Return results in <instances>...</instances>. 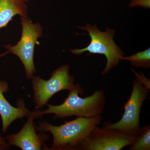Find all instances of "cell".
Instances as JSON below:
<instances>
[{"instance_id": "5b68a950", "label": "cell", "mask_w": 150, "mask_h": 150, "mask_svg": "<svg viewBox=\"0 0 150 150\" xmlns=\"http://www.w3.org/2000/svg\"><path fill=\"white\" fill-rule=\"evenodd\" d=\"M21 38L14 46H5L9 53L16 55L24 67L26 77L34 76L35 68L34 62L35 45L39 44L38 39L43 34V27L39 23H33L28 17H21Z\"/></svg>"}, {"instance_id": "7a4b0ae2", "label": "cell", "mask_w": 150, "mask_h": 150, "mask_svg": "<svg viewBox=\"0 0 150 150\" xmlns=\"http://www.w3.org/2000/svg\"><path fill=\"white\" fill-rule=\"evenodd\" d=\"M103 118L101 115L91 117H77L66 121L59 126H54L46 121H40L38 131L49 132L53 137L51 150H79L80 145L98 126Z\"/></svg>"}, {"instance_id": "30bf717a", "label": "cell", "mask_w": 150, "mask_h": 150, "mask_svg": "<svg viewBox=\"0 0 150 150\" xmlns=\"http://www.w3.org/2000/svg\"><path fill=\"white\" fill-rule=\"evenodd\" d=\"M28 0H0V29L8 25L15 16L27 17Z\"/></svg>"}, {"instance_id": "277c9868", "label": "cell", "mask_w": 150, "mask_h": 150, "mask_svg": "<svg viewBox=\"0 0 150 150\" xmlns=\"http://www.w3.org/2000/svg\"><path fill=\"white\" fill-rule=\"evenodd\" d=\"M149 91L139 81L134 80L132 92L123 106L124 113L121 119L114 123L105 122L102 128L117 130L126 135L137 136L142 128L140 124L141 109Z\"/></svg>"}, {"instance_id": "4fadbf2b", "label": "cell", "mask_w": 150, "mask_h": 150, "mask_svg": "<svg viewBox=\"0 0 150 150\" xmlns=\"http://www.w3.org/2000/svg\"><path fill=\"white\" fill-rule=\"evenodd\" d=\"M131 70L133 71L135 74L136 75V77L137 80L139 81L140 83H141L146 88L150 90V81L149 79L146 78L144 75L143 73H141L140 74H139L138 73L136 72L133 69H131Z\"/></svg>"}, {"instance_id": "9c48e42d", "label": "cell", "mask_w": 150, "mask_h": 150, "mask_svg": "<svg viewBox=\"0 0 150 150\" xmlns=\"http://www.w3.org/2000/svg\"><path fill=\"white\" fill-rule=\"evenodd\" d=\"M9 89L7 82L0 81V115L2 123V132L4 134L13 122L17 119L27 117L31 112L25 106L24 100L22 98L18 100L16 107L9 103L4 96Z\"/></svg>"}, {"instance_id": "ba28073f", "label": "cell", "mask_w": 150, "mask_h": 150, "mask_svg": "<svg viewBox=\"0 0 150 150\" xmlns=\"http://www.w3.org/2000/svg\"><path fill=\"white\" fill-rule=\"evenodd\" d=\"M27 117V121L18 133L6 136L7 143L10 146H16L23 150H42L43 147L46 149L45 143L49 136L43 131L38 134L32 112Z\"/></svg>"}, {"instance_id": "5bb4252c", "label": "cell", "mask_w": 150, "mask_h": 150, "mask_svg": "<svg viewBox=\"0 0 150 150\" xmlns=\"http://www.w3.org/2000/svg\"><path fill=\"white\" fill-rule=\"evenodd\" d=\"M10 148V146L7 143L6 138L2 136L0 132V150H7Z\"/></svg>"}, {"instance_id": "7c38bea8", "label": "cell", "mask_w": 150, "mask_h": 150, "mask_svg": "<svg viewBox=\"0 0 150 150\" xmlns=\"http://www.w3.org/2000/svg\"><path fill=\"white\" fill-rule=\"evenodd\" d=\"M121 60L130 61L132 66L138 69L140 67L144 69H148L150 67V48L128 57L122 56L120 58V60Z\"/></svg>"}, {"instance_id": "9a60e30c", "label": "cell", "mask_w": 150, "mask_h": 150, "mask_svg": "<svg viewBox=\"0 0 150 150\" xmlns=\"http://www.w3.org/2000/svg\"><path fill=\"white\" fill-rule=\"evenodd\" d=\"M9 52L8 51H7L6 52H4V53H3L2 54H0V58H1V57H4V56H5L7 54H8Z\"/></svg>"}, {"instance_id": "6da1fadb", "label": "cell", "mask_w": 150, "mask_h": 150, "mask_svg": "<svg viewBox=\"0 0 150 150\" xmlns=\"http://www.w3.org/2000/svg\"><path fill=\"white\" fill-rule=\"evenodd\" d=\"M84 89L79 84H75L69 91L67 98L62 104L54 105L47 104L44 110L37 109L32 111L35 119L40 118L46 114H54V119H63L68 117H91L101 115L106 104V97L102 89L96 90L86 97H81Z\"/></svg>"}, {"instance_id": "8fae6325", "label": "cell", "mask_w": 150, "mask_h": 150, "mask_svg": "<svg viewBox=\"0 0 150 150\" xmlns=\"http://www.w3.org/2000/svg\"><path fill=\"white\" fill-rule=\"evenodd\" d=\"M129 150H150V126H144L141 128L134 143L128 149Z\"/></svg>"}, {"instance_id": "52a82bcc", "label": "cell", "mask_w": 150, "mask_h": 150, "mask_svg": "<svg viewBox=\"0 0 150 150\" xmlns=\"http://www.w3.org/2000/svg\"><path fill=\"white\" fill-rule=\"evenodd\" d=\"M136 137L117 130L100 129L97 126L82 142L79 150H121L131 146Z\"/></svg>"}, {"instance_id": "3957f363", "label": "cell", "mask_w": 150, "mask_h": 150, "mask_svg": "<svg viewBox=\"0 0 150 150\" xmlns=\"http://www.w3.org/2000/svg\"><path fill=\"white\" fill-rule=\"evenodd\" d=\"M79 28L88 32L91 38L90 43L85 48L70 50V51L73 54L76 55H81L85 52H88V55H104L107 59V62L103 71V75H106L111 69L117 67L119 64L120 57L123 56L124 54L113 41L115 31L107 28L105 32H102L98 29L96 25L92 26L88 23L84 27Z\"/></svg>"}, {"instance_id": "8992f818", "label": "cell", "mask_w": 150, "mask_h": 150, "mask_svg": "<svg viewBox=\"0 0 150 150\" xmlns=\"http://www.w3.org/2000/svg\"><path fill=\"white\" fill-rule=\"evenodd\" d=\"M74 78L69 74V66L65 64L56 69L48 80L40 76L31 79L33 100L36 107L42 108L55 94L63 90L70 91L75 85Z\"/></svg>"}]
</instances>
